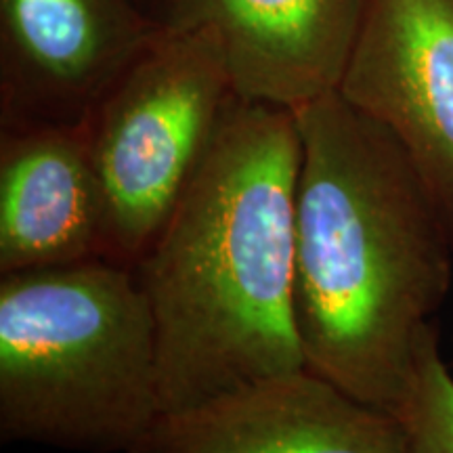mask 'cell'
Here are the masks:
<instances>
[{
  "label": "cell",
  "mask_w": 453,
  "mask_h": 453,
  "mask_svg": "<svg viewBox=\"0 0 453 453\" xmlns=\"http://www.w3.org/2000/svg\"><path fill=\"white\" fill-rule=\"evenodd\" d=\"M294 313L304 365L399 413L422 327L451 292L453 248L416 168L338 90L294 110Z\"/></svg>",
  "instance_id": "6da1fadb"
},
{
  "label": "cell",
  "mask_w": 453,
  "mask_h": 453,
  "mask_svg": "<svg viewBox=\"0 0 453 453\" xmlns=\"http://www.w3.org/2000/svg\"><path fill=\"white\" fill-rule=\"evenodd\" d=\"M128 453H410L405 424L307 365L166 411Z\"/></svg>",
  "instance_id": "52a82bcc"
},
{
  "label": "cell",
  "mask_w": 453,
  "mask_h": 453,
  "mask_svg": "<svg viewBox=\"0 0 453 453\" xmlns=\"http://www.w3.org/2000/svg\"><path fill=\"white\" fill-rule=\"evenodd\" d=\"M160 27L143 0H0V128L84 124Z\"/></svg>",
  "instance_id": "5b68a950"
},
{
  "label": "cell",
  "mask_w": 453,
  "mask_h": 453,
  "mask_svg": "<svg viewBox=\"0 0 453 453\" xmlns=\"http://www.w3.org/2000/svg\"><path fill=\"white\" fill-rule=\"evenodd\" d=\"M367 0H160L162 24L203 27L237 95L298 110L338 90Z\"/></svg>",
  "instance_id": "ba28073f"
},
{
  "label": "cell",
  "mask_w": 453,
  "mask_h": 453,
  "mask_svg": "<svg viewBox=\"0 0 453 453\" xmlns=\"http://www.w3.org/2000/svg\"><path fill=\"white\" fill-rule=\"evenodd\" d=\"M160 416L154 315L134 267L0 275V443L128 453Z\"/></svg>",
  "instance_id": "3957f363"
},
{
  "label": "cell",
  "mask_w": 453,
  "mask_h": 453,
  "mask_svg": "<svg viewBox=\"0 0 453 453\" xmlns=\"http://www.w3.org/2000/svg\"><path fill=\"white\" fill-rule=\"evenodd\" d=\"M296 113L237 95L137 265L162 413L304 367L294 313Z\"/></svg>",
  "instance_id": "7a4b0ae2"
},
{
  "label": "cell",
  "mask_w": 453,
  "mask_h": 453,
  "mask_svg": "<svg viewBox=\"0 0 453 453\" xmlns=\"http://www.w3.org/2000/svg\"><path fill=\"white\" fill-rule=\"evenodd\" d=\"M107 260L87 124L0 128V275Z\"/></svg>",
  "instance_id": "9c48e42d"
},
{
  "label": "cell",
  "mask_w": 453,
  "mask_h": 453,
  "mask_svg": "<svg viewBox=\"0 0 453 453\" xmlns=\"http://www.w3.org/2000/svg\"><path fill=\"white\" fill-rule=\"evenodd\" d=\"M338 93L401 145L453 248V0H367Z\"/></svg>",
  "instance_id": "8992f818"
},
{
  "label": "cell",
  "mask_w": 453,
  "mask_h": 453,
  "mask_svg": "<svg viewBox=\"0 0 453 453\" xmlns=\"http://www.w3.org/2000/svg\"><path fill=\"white\" fill-rule=\"evenodd\" d=\"M237 90L203 27L162 24L88 116L107 260L134 267L166 225Z\"/></svg>",
  "instance_id": "277c9868"
},
{
  "label": "cell",
  "mask_w": 453,
  "mask_h": 453,
  "mask_svg": "<svg viewBox=\"0 0 453 453\" xmlns=\"http://www.w3.org/2000/svg\"><path fill=\"white\" fill-rule=\"evenodd\" d=\"M396 416L405 424L410 453H453V372L434 321L418 336L410 395Z\"/></svg>",
  "instance_id": "30bf717a"
}]
</instances>
